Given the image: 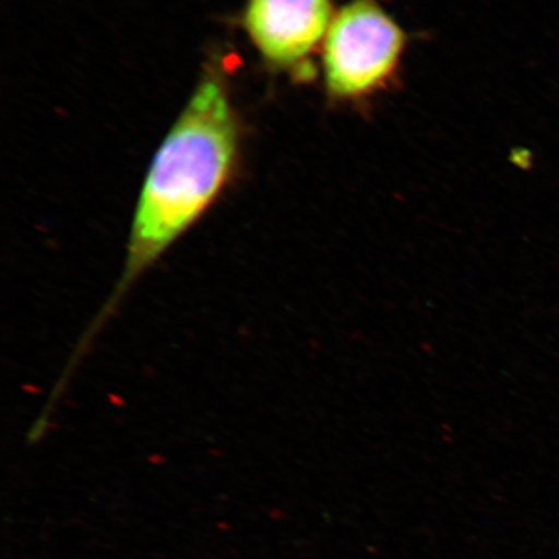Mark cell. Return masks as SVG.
Listing matches in <instances>:
<instances>
[{
    "label": "cell",
    "mask_w": 559,
    "mask_h": 559,
    "mask_svg": "<svg viewBox=\"0 0 559 559\" xmlns=\"http://www.w3.org/2000/svg\"><path fill=\"white\" fill-rule=\"evenodd\" d=\"M237 146L239 126L227 85L218 73L209 74L153 159L139 195L121 275L76 353L86 354L132 286L218 199L233 173Z\"/></svg>",
    "instance_id": "obj_1"
},
{
    "label": "cell",
    "mask_w": 559,
    "mask_h": 559,
    "mask_svg": "<svg viewBox=\"0 0 559 559\" xmlns=\"http://www.w3.org/2000/svg\"><path fill=\"white\" fill-rule=\"evenodd\" d=\"M405 34L377 0H353L335 13L323 45L328 94L359 100L381 90L396 72Z\"/></svg>",
    "instance_id": "obj_2"
},
{
    "label": "cell",
    "mask_w": 559,
    "mask_h": 559,
    "mask_svg": "<svg viewBox=\"0 0 559 559\" xmlns=\"http://www.w3.org/2000/svg\"><path fill=\"white\" fill-rule=\"evenodd\" d=\"M334 16L332 0H247L242 25L270 67L298 70L324 45Z\"/></svg>",
    "instance_id": "obj_3"
}]
</instances>
